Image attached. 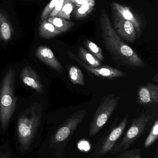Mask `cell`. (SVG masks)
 Instances as JSON below:
<instances>
[{"instance_id": "obj_1", "label": "cell", "mask_w": 158, "mask_h": 158, "mask_svg": "<svg viewBox=\"0 0 158 158\" xmlns=\"http://www.w3.org/2000/svg\"><path fill=\"white\" fill-rule=\"evenodd\" d=\"M100 26L102 43L117 65L133 69L144 67V62L137 53L117 34L104 8L101 10Z\"/></svg>"}, {"instance_id": "obj_2", "label": "cell", "mask_w": 158, "mask_h": 158, "mask_svg": "<svg viewBox=\"0 0 158 158\" xmlns=\"http://www.w3.org/2000/svg\"><path fill=\"white\" fill-rule=\"evenodd\" d=\"M157 118V109L143 110L140 115L132 121L128 131L116 143L110 155H116L129 149L134 143L150 131Z\"/></svg>"}, {"instance_id": "obj_3", "label": "cell", "mask_w": 158, "mask_h": 158, "mask_svg": "<svg viewBox=\"0 0 158 158\" xmlns=\"http://www.w3.org/2000/svg\"><path fill=\"white\" fill-rule=\"evenodd\" d=\"M15 71L8 70L3 79L0 91V123L2 129H6L15 111L16 98L14 95Z\"/></svg>"}, {"instance_id": "obj_4", "label": "cell", "mask_w": 158, "mask_h": 158, "mask_svg": "<svg viewBox=\"0 0 158 158\" xmlns=\"http://www.w3.org/2000/svg\"><path fill=\"white\" fill-rule=\"evenodd\" d=\"M129 119V114H126L118 125V119H116L94 146L89 158H102L110 153L116 143L124 133Z\"/></svg>"}, {"instance_id": "obj_5", "label": "cell", "mask_w": 158, "mask_h": 158, "mask_svg": "<svg viewBox=\"0 0 158 158\" xmlns=\"http://www.w3.org/2000/svg\"><path fill=\"white\" fill-rule=\"evenodd\" d=\"M41 121V116L34 110H30L19 118L17 134L22 151L28 150L34 139Z\"/></svg>"}, {"instance_id": "obj_6", "label": "cell", "mask_w": 158, "mask_h": 158, "mask_svg": "<svg viewBox=\"0 0 158 158\" xmlns=\"http://www.w3.org/2000/svg\"><path fill=\"white\" fill-rule=\"evenodd\" d=\"M120 97L109 95L103 98L90 124L89 136L97 134L108 121L118 105Z\"/></svg>"}, {"instance_id": "obj_7", "label": "cell", "mask_w": 158, "mask_h": 158, "mask_svg": "<svg viewBox=\"0 0 158 158\" xmlns=\"http://www.w3.org/2000/svg\"><path fill=\"white\" fill-rule=\"evenodd\" d=\"M86 113V110H81L70 116L54 134L53 143L57 144L67 143L77 127L84 118Z\"/></svg>"}, {"instance_id": "obj_8", "label": "cell", "mask_w": 158, "mask_h": 158, "mask_svg": "<svg viewBox=\"0 0 158 158\" xmlns=\"http://www.w3.org/2000/svg\"><path fill=\"white\" fill-rule=\"evenodd\" d=\"M67 54L69 58L78 63L87 72L94 75L96 77L106 79L107 80H114L120 78L125 77L128 76L126 72L108 66L103 65L101 66L97 67L90 66L87 64L83 63L78 56L75 55L70 51L68 52Z\"/></svg>"}, {"instance_id": "obj_9", "label": "cell", "mask_w": 158, "mask_h": 158, "mask_svg": "<svg viewBox=\"0 0 158 158\" xmlns=\"http://www.w3.org/2000/svg\"><path fill=\"white\" fill-rule=\"evenodd\" d=\"M113 23L115 31L118 36L130 43H133L136 40L137 34L133 24L126 20L115 9H113Z\"/></svg>"}, {"instance_id": "obj_10", "label": "cell", "mask_w": 158, "mask_h": 158, "mask_svg": "<svg viewBox=\"0 0 158 158\" xmlns=\"http://www.w3.org/2000/svg\"><path fill=\"white\" fill-rule=\"evenodd\" d=\"M137 102L139 105L156 106L158 104V86L148 83L139 87Z\"/></svg>"}, {"instance_id": "obj_11", "label": "cell", "mask_w": 158, "mask_h": 158, "mask_svg": "<svg viewBox=\"0 0 158 158\" xmlns=\"http://www.w3.org/2000/svg\"><path fill=\"white\" fill-rule=\"evenodd\" d=\"M36 56L39 59L58 72L64 70L60 62L57 59L52 50L46 46H40L36 50Z\"/></svg>"}, {"instance_id": "obj_12", "label": "cell", "mask_w": 158, "mask_h": 158, "mask_svg": "<svg viewBox=\"0 0 158 158\" xmlns=\"http://www.w3.org/2000/svg\"><path fill=\"white\" fill-rule=\"evenodd\" d=\"M20 77L24 84L34 89L38 93L43 92V85L35 71L29 66L22 69Z\"/></svg>"}, {"instance_id": "obj_13", "label": "cell", "mask_w": 158, "mask_h": 158, "mask_svg": "<svg viewBox=\"0 0 158 158\" xmlns=\"http://www.w3.org/2000/svg\"><path fill=\"white\" fill-rule=\"evenodd\" d=\"M112 8L117 11L122 17L126 20L130 21L135 27L137 36H139L141 32V24L140 20L135 15L129 7L117 2L112 3Z\"/></svg>"}, {"instance_id": "obj_14", "label": "cell", "mask_w": 158, "mask_h": 158, "mask_svg": "<svg viewBox=\"0 0 158 158\" xmlns=\"http://www.w3.org/2000/svg\"><path fill=\"white\" fill-rule=\"evenodd\" d=\"M13 28L7 15L0 10V40L6 42L12 38Z\"/></svg>"}, {"instance_id": "obj_15", "label": "cell", "mask_w": 158, "mask_h": 158, "mask_svg": "<svg viewBox=\"0 0 158 158\" xmlns=\"http://www.w3.org/2000/svg\"><path fill=\"white\" fill-rule=\"evenodd\" d=\"M63 32L56 27L47 19L41 20L39 27V34L41 38L50 39L56 37Z\"/></svg>"}, {"instance_id": "obj_16", "label": "cell", "mask_w": 158, "mask_h": 158, "mask_svg": "<svg viewBox=\"0 0 158 158\" xmlns=\"http://www.w3.org/2000/svg\"><path fill=\"white\" fill-rule=\"evenodd\" d=\"M78 56L83 63L92 67H97L103 65L101 61L82 47L79 48Z\"/></svg>"}, {"instance_id": "obj_17", "label": "cell", "mask_w": 158, "mask_h": 158, "mask_svg": "<svg viewBox=\"0 0 158 158\" xmlns=\"http://www.w3.org/2000/svg\"><path fill=\"white\" fill-rule=\"evenodd\" d=\"M47 20L62 32H67L75 25L74 22L57 16L48 17Z\"/></svg>"}, {"instance_id": "obj_18", "label": "cell", "mask_w": 158, "mask_h": 158, "mask_svg": "<svg viewBox=\"0 0 158 158\" xmlns=\"http://www.w3.org/2000/svg\"><path fill=\"white\" fill-rule=\"evenodd\" d=\"M70 78L72 83L79 85L85 84L84 77L81 69L77 67L72 66L69 71Z\"/></svg>"}, {"instance_id": "obj_19", "label": "cell", "mask_w": 158, "mask_h": 158, "mask_svg": "<svg viewBox=\"0 0 158 158\" xmlns=\"http://www.w3.org/2000/svg\"><path fill=\"white\" fill-rule=\"evenodd\" d=\"M84 44L89 52L94 56L99 61H104V56L102 49L96 44L92 41L87 40L84 42Z\"/></svg>"}, {"instance_id": "obj_20", "label": "cell", "mask_w": 158, "mask_h": 158, "mask_svg": "<svg viewBox=\"0 0 158 158\" xmlns=\"http://www.w3.org/2000/svg\"><path fill=\"white\" fill-rule=\"evenodd\" d=\"M158 138V118L156 120L150 130V132L145 141V148H148L151 146Z\"/></svg>"}, {"instance_id": "obj_21", "label": "cell", "mask_w": 158, "mask_h": 158, "mask_svg": "<svg viewBox=\"0 0 158 158\" xmlns=\"http://www.w3.org/2000/svg\"><path fill=\"white\" fill-rule=\"evenodd\" d=\"M95 6L90 4L84 5L80 7H75L73 15L77 19H81L85 17L92 12Z\"/></svg>"}, {"instance_id": "obj_22", "label": "cell", "mask_w": 158, "mask_h": 158, "mask_svg": "<svg viewBox=\"0 0 158 158\" xmlns=\"http://www.w3.org/2000/svg\"><path fill=\"white\" fill-rule=\"evenodd\" d=\"M142 155L140 149L135 148L118 153L113 158H142Z\"/></svg>"}, {"instance_id": "obj_23", "label": "cell", "mask_w": 158, "mask_h": 158, "mask_svg": "<svg viewBox=\"0 0 158 158\" xmlns=\"http://www.w3.org/2000/svg\"><path fill=\"white\" fill-rule=\"evenodd\" d=\"M75 7L76 6L74 4V3L72 2L67 3L62 7V9L58 12L56 16L67 19V20H70L71 13H72Z\"/></svg>"}, {"instance_id": "obj_24", "label": "cell", "mask_w": 158, "mask_h": 158, "mask_svg": "<svg viewBox=\"0 0 158 158\" xmlns=\"http://www.w3.org/2000/svg\"><path fill=\"white\" fill-rule=\"evenodd\" d=\"M59 1L60 0H51L49 2V3L45 6L44 10H43L42 13L41 15V20L47 19V18L49 17V15Z\"/></svg>"}, {"instance_id": "obj_25", "label": "cell", "mask_w": 158, "mask_h": 158, "mask_svg": "<svg viewBox=\"0 0 158 158\" xmlns=\"http://www.w3.org/2000/svg\"><path fill=\"white\" fill-rule=\"evenodd\" d=\"M73 0H60L58 3L55 6L53 11L51 12V14L49 15V17H50L56 16L58 12L61 10L62 7L67 3L70 2H73Z\"/></svg>"}, {"instance_id": "obj_26", "label": "cell", "mask_w": 158, "mask_h": 158, "mask_svg": "<svg viewBox=\"0 0 158 158\" xmlns=\"http://www.w3.org/2000/svg\"><path fill=\"white\" fill-rule=\"evenodd\" d=\"M73 3H74V4L76 6V7H80L83 5L88 4L95 6V5L92 4L85 0H73Z\"/></svg>"}, {"instance_id": "obj_27", "label": "cell", "mask_w": 158, "mask_h": 158, "mask_svg": "<svg viewBox=\"0 0 158 158\" xmlns=\"http://www.w3.org/2000/svg\"><path fill=\"white\" fill-rule=\"evenodd\" d=\"M154 158H158V147H157L156 149Z\"/></svg>"}, {"instance_id": "obj_28", "label": "cell", "mask_w": 158, "mask_h": 158, "mask_svg": "<svg viewBox=\"0 0 158 158\" xmlns=\"http://www.w3.org/2000/svg\"><path fill=\"white\" fill-rule=\"evenodd\" d=\"M85 1L92 4L95 5V0H85Z\"/></svg>"}, {"instance_id": "obj_29", "label": "cell", "mask_w": 158, "mask_h": 158, "mask_svg": "<svg viewBox=\"0 0 158 158\" xmlns=\"http://www.w3.org/2000/svg\"><path fill=\"white\" fill-rule=\"evenodd\" d=\"M0 158H6L4 156H2V157H0Z\"/></svg>"}]
</instances>
